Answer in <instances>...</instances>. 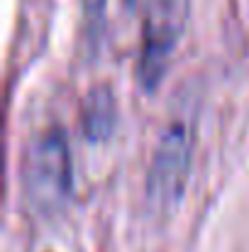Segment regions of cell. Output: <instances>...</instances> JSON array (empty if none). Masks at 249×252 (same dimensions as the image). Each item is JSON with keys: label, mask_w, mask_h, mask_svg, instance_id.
<instances>
[{"label": "cell", "mask_w": 249, "mask_h": 252, "mask_svg": "<svg viewBox=\"0 0 249 252\" xmlns=\"http://www.w3.org/2000/svg\"><path fill=\"white\" fill-rule=\"evenodd\" d=\"M22 184L39 213H54L66 203L71 191V155L61 132H49L34 142L22 167Z\"/></svg>", "instance_id": "obj_1"}, {"label": "cell", "mask_w": 249, "mask_h": 252, "mask_svg": "<svg viewBox=\"0 0 249 252\" xmlns=\"http://www.w3.org/2000/svg\"><path fill=\"white\" fill-rule=\"evenodd\" d=\"M193 150H195L193 123L173 118L157 142L147 174V193L152 203L173 206L183 196V189L191 176Z\"/></svg>", "instance_id": "obj_2"}, {"label": "cell", "mask_w": 249, "mask_h": 252, "mask_svg": "<svg viewBox=\"0 0 249 252\" xmlns=\"http://www.w3.org/2000/svg\"><path fill=\"white\" fill-rule=\"evenodd\" d=\"M186 0H154L142 32V52H139V81L144 88L162 84V76L168 69L171 54L178 44V37L186 25Z\"/></svg>", "instance_id": "obj_3"}]
</instances>
